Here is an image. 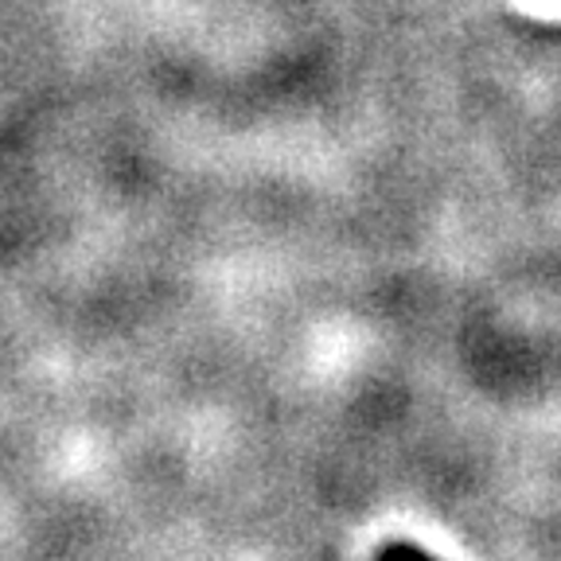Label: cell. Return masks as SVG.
<instances>
[{
	"label": "cell",
	"instance_id": "1",
	"mask_svg": "<svg viewBox=\"0 0 561 561\" xmlns=\"http://www.w3.org/2000/svg\"><path fill=\"white\" fill-rule=\"evenodd\" d=\"M375 561H440V558H433L430 550H421V546H413V542H386L382 550L375 553Z\"/></svg>",
	"mask_w": 561,
	"mask_h": 561
}]
</instances>
